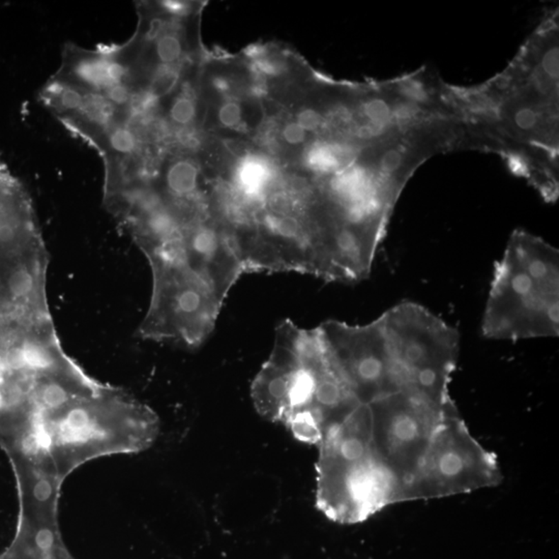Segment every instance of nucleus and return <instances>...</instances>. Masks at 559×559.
<instances>
[{"label": "nucleus", "instance_id": "0eeeda50", "mask_svg": "<svg viewBox=\"0 0 559 559\" xmlns=\"http://www.w3.org/2000/svg\"><path fill=\"white\" fill-rule=\"evenodd\" d=\"M502 480L497 458L473 437L456 408L440 422L405 502L471 493Z\"/></svg>", "mask_w": 559, "mask_h": 559}, {"label": "nucleus", "instance_id": "6e6552de", "mask_svg": "<svg viewBox=\"0 0 559 559\" xmlns=\"http://www.w3.org/2000/svg\"><path fill=\"white\" fill-rule=\"evenodd\" d=\"M373 444L395 476L405 502L407 489L419 473L440 422L455 403L442 406L419 393L400 391L367 404Z\"/></svg>", "mask_w": 559, "mask_h": 559}, {"label": "nucleus", "instance_id": "f257e3e1", "mask_svg": "<svg viewBox=\"0 0 559 559\" xmlns=\"http://www.w3.org/2000/svg\"><path fill=\"white\" fill-rule=\"evenodd\" d=\"M49 254L30 196L0 163V369L64 351L47 297Z\"/></svg>", "mask_w": 559, "mask_h": 559}, {"label": "nucleus", "instance_id": "7ed1b4c3", "mask_svg": "<svg viewBox=\"0 0 559 559\" xmlns=\"http://www.w3.org/2000/svg\"><path fill=\"white\" fill-rule=\"evenodd\" d=\"M42 446L62 482L91 460L144 451L160 428L156 413L114 386L35 413Z\"/></svg>", "mask_w": 559, "mask_h": 559}, {"label": "nucleus", "instance_id": "39448f33", "mask_svg": "<svg viewBox=\"0 0 559 559\" xmlns=\"http://www.w3.org/2000/svg\"><path fill=\"white\" fill-rule=\"evenodd\" d=\"M483 337L519 341L559 335V253L516 231L496 263L482 321Z\"/></svg>", "mask_w": 559, "mask_h": 559}, {"label": "nucleus", "instance_id": "1a4fd4ad", "mask_svg": "<svg viewBox=\"0 0 559 559\" xmlns=\"http://www.w3.org/2000/svg\"><path fill=\"white\" fill-rule=\"evenodd\" d=\"M316 328L330 359L361 403L401 391L379 319L364 325L328 321Z\"/></svg>", "mask_w": 559, "mask_h": 559}, {"label": "nucleus", "instance_id": "f03ea898", "mask_svg": "<svg viewBox=\"0 0 559 559\" xmlns=\"http://www.w3.org/2000/svg\"><path fill=\"white\" fill-rule=\"evenodd\" d=\"M257 413L281 422L299 442L317 444L326 429L362 404L322 343L317 328L286 319L277 326L274 347L255 377Z\"/></svg>", "mask_w": 559, "mask_h": 559}, {"label": "nucleus", "instance_id": "9d476101", "mask_svg": "<svg viewBox=\"0 0 559 559\" xmlns=\"http://www.w3.org/2000/svg\"><path fill=\"white\" fill-rule=\"evenodd\" d=\"M238 54L270 103L278 106L318 75L303 57L281 42H256Z\"/></svg>", "mask_w": 559, "mask_h": 559}, {"label": "nucleus", "instance_id": "423d86ee", "mask_svg": "<svg viewBox=\"0 0 559 559\" xmlns=\"http://www.w3.org/2000/svg\"><path fill=\"white\" fill-rule=\"evenodd\" d=\"M378 319L401 390L438 405L453 404L449 384L459 359L457 330L413 301L393 306Z\"/></svg>", "mask_w": 559, "mask_h": 559}, {"label": "nucleus", "instance_id": "20e7f679", "mask_svg": "<svg viewBox=\"0 0 559 559\" xmlns=\"http://www.w3.org/2000/svg\"><path fill=\"white\" fill-rule=\"evenodd\" d=\"M316 507L340 524H357L401 503L395 476L373 444L369 406L328 427L317 444Z\"/></svg>", "mask_w": 559, "mask_h": 559}]
</instances>
